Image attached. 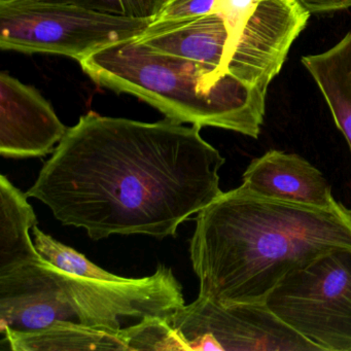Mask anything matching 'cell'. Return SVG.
<instances>
[{"mask_svg": "<svg viewBox=\"0 0 351 351\" xmlns=\"http://www.w3.org/2000/svg\"><path fill=\"white\" fill-rule=\"evenodd\" d=\"M201 128L167 118L145 123L84 114L26 195L94 240L174 236L223 193L219 170L225 158Z\"/></svg>", "mask_w": 351, "mask_h": 351, "instance_id": "obj_1", "label": "cell"}, {"mask_svg": "<svg viewBox=\"0 0 351 351\" xmlns=\"http://www.w3.org/2000/svg\"><path fill=\"white\" fill-rule=\"evenodd\" d=\"M351 247V209L306 206L261 196L243 186L200 211L191 240L198 297L229 305L265 303L298 269Z\"/></svg>", "mask_w": 351, "mask_h": 351, "instance_id": "obj_2", "label": "cell"}, {"mask_svg": "<svg viewBox=\"0 0 351 351\" xmlns=\"http://www.w3.org/2000/svg\"><path fill=\"white\" fill-rule=\"evenodd\" d=\"M79 63L96 85L135 96L174 122L260 135L266 94L221 69L159 52L137 38Z\"/></svg>", "mask_w": 351, "mask_h": 351, "instance_id": "obj_3", "label": "cell"}, {"mask_svg": "<svg viewBox=\"0 0 351 351\" xmlns=\"http://www.w3.org/2000/svg\"><path fill=\"white\" fill-rule=\"evenodd\" d=\"M189 17L217 14L229 40L226 71L266 94L310 14L297 0H180Z\"/></svg>", "mask_w": 351, "mask_h": 351, "instance_id": "obj_4", "label": "cell"}, {"mask_svg": "<svg viewBox=\"0 0 351 351\" xmlns=\"http://www.w3.org/2000/svg\"><path fill=\"white\" fill-rule=\"evenodd\" d=\"M152 22L73 5H15L0 0V48L60 55L80 62L106 47L138 38Z\"/></svg>", "mask_w": 351, "mask_h": 351, "instance_id": "obj_5", "label": "cell"}, {"mask_svg": "<svg viewBox=\"0 0 351 351\" xmlns=\"http://www.w3.org/2000/svg\"><path fill=\"white\" fill-rule=\"evenodd\" d=\"M265 303L320 351H351V247L330 250L293 271Z\"/></svg>", "mask_w": 351, "mask_h": 351, "instance_id": "obj_6", "label": "cell"}, {"mask_svg": "<svg viewBox=\"0 0 351 351\" xmlns=\"http://www.w3.org/2000/svg\"><path fill=\"white\" fill-rule=\"evenodd\" d=\"M169 324L184 350H319L279 319L266 303L223 305L198 297L176 310Z\"/></svg>", "mask_w": 351, "mask_h": 351, "instance_id": "obj_7", "label": "cell"}, {"mask_svg": "<svg viewBox=\"0 0 351 351\" xmlns=\"http://www.w3.org/2000/svg\"><path fill=\"white\" fill-rule=\"evenodd\" d=\"M67 130L38 90L10 73H0V155L43 157L55 151Z\"/></svg>", "mask_w": 351, "mask_h": 351, "instance_id": "obj_8", "label": "cell"}, {"mask_svg": "<svg viewBox=\"0 0 351 351\" xmlns=\"http://www.w3.org/2000/svg\"><path fill=\"white\" fill-rule=\"evenodd\" d=\"M242 186L261 196L306 206L330 208L338 203L317 168L295 154L277 149L252 160Z\"/></svg>", "mask_w": 351, "mask_h": 351, "instance_id": "obj_9", "label": "cell"}, {"mask_svg": "<svg viewBox=\"0 0 351 351\" xmlns=\"http://www.w3.org/2000/svg\"><path fill=\"white\" fill-rule=\"evenodd\" d=\"M1 343L14 351L131 350V326L121 330L96 328L80 322L60 320L34 332H1Z\"/></svg>", "mask_w": 351, "mask_h": 351, "instance_id": "obj_10", "label": "cell"}, {"mask_svg": "<svg viewBox=\"0 0 351 351\" xmlns=\"http://www.w3.org/2000/svg\"><path fill=\"white\" fill-rule=\"evenodd\" d=\"M27 195L0 176V274L43 258L30 237L38 226Z\"/></svg>", "mask_w": 351, "mask_h": 351, "instance_id": "obj_11", "label": "cell"}, {"mask_svg": "<svg viewBox=\"0 0 351 351\" xmlns=\"http://www.w3.org/2000/svg\"><path fill=\"white\" fill-rule=\"evenodd\" d=\"M32 230H34V245L40 256L60 270L77 276L99 279V280L124 281L128 279L127 277L112 274L104 269L96 266L83 254L57 241L52 236L38 229V226Z\"/></svg>", "mask_w": 351, "mask_h": 351, "instance_id": "obj_12", "label": "cell"}, {"mask_svg": "<svg viewBox=\"0 0 351 351\" xmlns=\"http://www.w3.org/2000/svg\"><path fill=\"white\" fill-rule=\"evenodd\" d=\"M15 5H73L106 15L133 19L153 20L159 15L167 0H7Z\"/></svg>", "mask_w": 351, "mask_h": 351, "instance_id": "obj_13", "label": "cell"}, {"mask_svg": "<svg viewBox=\"0 0 351 351\" xmlns=\"http://www.w3.org/2000/svg\"><path fill=\"white\" fill-rule=\"evenodd\" d=\"M299 5L312 14L332 13L351 8V0H297Z\"/></svg>", "mask_w": 351, "mask_h": 351, "instance_id": "obj_14", "label": "cell"}]
</instances>
